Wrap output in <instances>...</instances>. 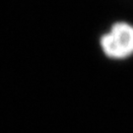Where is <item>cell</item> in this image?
<instances>
[{"label":"cell","instance_id":"obj_1","mask_svg":"<svg viewBox=\"0 0 133 133\" xmlns=\"http://www.w3.org/2000/svg\"><path fill=\"white\" fill-rule=\"evenodd\" d=\"M100 48L107 58L115 61L127 60L133 56V25L118 21L110 26L100 38Z\"/></svg>","mask_w":133,"mask_h":133}]
</instances>
